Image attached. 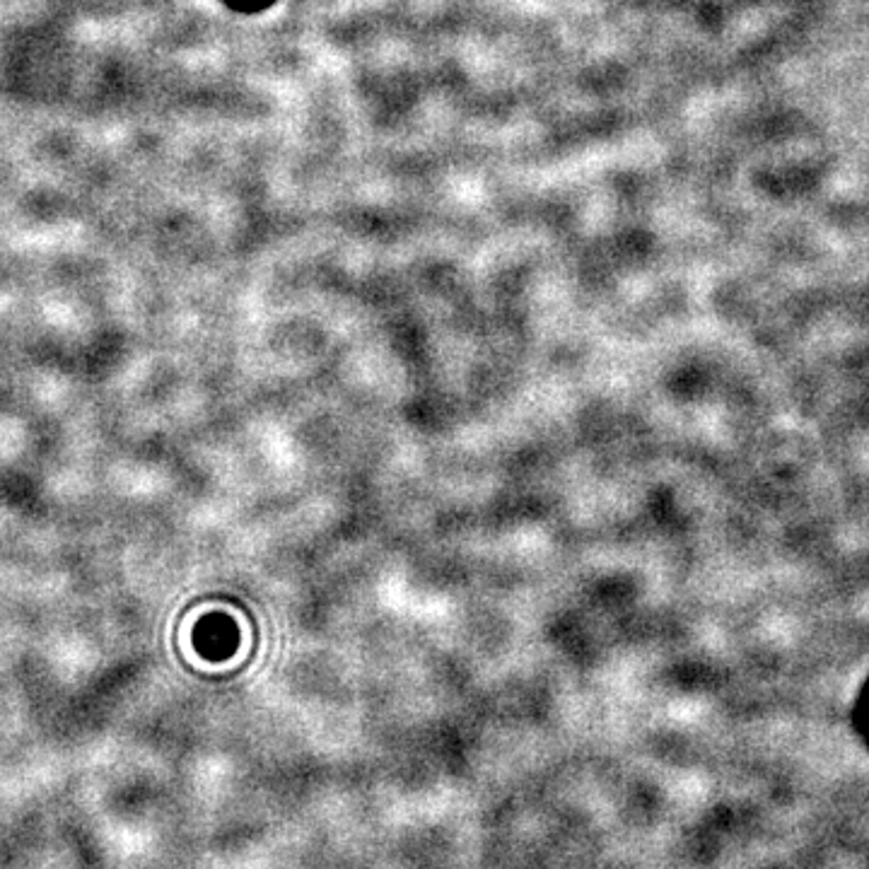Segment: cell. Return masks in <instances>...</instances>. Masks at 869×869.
Wrapping results in <instances>:
<instances>
[]
</instances>
